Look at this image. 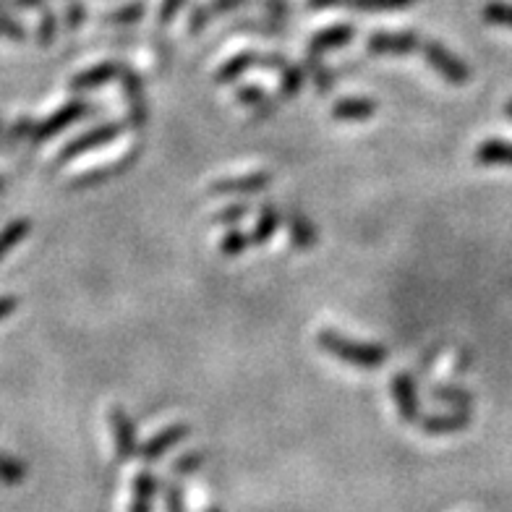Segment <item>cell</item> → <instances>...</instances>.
<instances>
[{
	"label": "cell",
	"mask_w": 512,
	"mask_h": 512,
	"mask_svg": "<svg viewBox=\"0 0 512 512\" xmlns=\"http://www.w3.org/2000/svg\"><path fill=\"white\" fill-rule=\"evenodd\" d=\"M317 345L322 351L330 353L332 358H337L340 364L356 366V369H379V366L387 364L390 351L382 348L377 343H361V340H353L348 335H340L335 330H322L317 335Z\"/></svg>",
	"instance_id": "cell-1"
},
{
	"label": "cell",
	"mask_w": 512,
	"mask_h": 512,
	"mask_svg": "<svg viewBox=\"0 0 512 512\" xmlns=\"http://www.w3.org/2000/svg\"><path fill=\"white\" fill-rule=\"evenodd\" d=\"M126 131L121 121H108V123H100V126L89 128L84 134H79L76 139L66 144V147L55 155V168H63L68 162L79 160V157L89 155V152H97V149L108 147V144L118 142Z\"/></svg>",
	"instance_id": "cell-2"
},
{
	"label": "cell",
	"mask_w": 512,
	"mask_h": 512,
	"mask_svg": "<svg viewBox=\"0 0 512 512\" xmlns=\"http://www.w3.org/2000/svg\"><path fill=\"white\" fill-rule=\"evenodd\" d=\"M421 55H424L426 66L432 68L434 74H439L445 81L460 87V84H468L471 81V68L468 63H463L458 55L447 50L439 40H424L421 42Z\"/></svg>",
	"instance_id": "cell-3"
},
{
	"label": "cell",
	"mask_w": 512,
	"mask_h": 512,
	"mask_svg": "<svg viewBox=\"0 0 512 512\" xmlns=\"http://www.w3.org/2000/svg\"><path fill=\"white\" fill-rule=\"evenodd\" d=\"M92 113V105L84 100H71L66 102V105H61V108L55 110L50 118H45V121L34 123L32 128V139L34 144H42V142H50V139H55L58 134H63L66 128H71L74 123H79L81 118H87V115Z\"/></svg>",
	"instance_id": "cell-4"
},
{
	"label": "cell",
	"mask_w": 512,
	"mask_h": 512,
	"mask_svg": "<svg viewBox=\"0 0 512 512\" xmlns=\"http://www.w3.org/2000/svg\"><path fill=\"white\" fill-rule=\"evenodd\" d=\"M118 79H121L123 100H126L128 123H131L134 131H142V128H147L149 123V105H147V92H144L142 76L136 74L134 68L123 66Z\"/></svg>",
	"instance_id": "cell-5"
},
{
	"label": "cell",
	"mask_w": 512,
	"mask_h": 512,
	"mask_svg": "<svg viewBox=\"0 0 512 512\" xmlns=\"http://www.w3.org/2000/svg\"><path fill=\"white\" fill-rule=\"evenodd\" d=\"M110 418V429H113V437H115V458L118 463H128V460H134L139 455V434H136V424L134 418L128 416L123 408H110L108 413Z\"/></svg>",
	"instance_id": "cell-6"
},
{
	"label": "cell",
	"mask_w": 512,
	"mask_h": 512,
	"mask_svg": "<svg viewBox=\"0 0 512 512\" xmlns=\"http://www.w3.org/2000/svg\"><path fill=\"white\" fill-rule=\"evenodd\" d=\"M272 173L270 170H254V173H246V176H230V178H217L212 186H209V194L212 196H251L259 194V191L270 189L272 186Z\"/></svg>",
	"instance_id": "cell-7"
},
{
	"label": "cell",
	"mask_w": 512,
	"mask_h": 512,
	"mask_svg": "<svg viewBox=\"0 0 512 512\" xmlns=\"http://www.w3.org/2000/svg\"><path fill=\"white\" fill-rule=\"evenodd\" d=\"M139 157H142V147H131L126 152V155L121 157V160L110 162V165H102V168H89L84 170L81 176H76L74 181H71V189L81 191V189H92V186H100V183H108L113 181V178L123 176L128 168H134L136 162H139Z\"/></svg>",
	"instance_id": "cell-8"
},
{
	"label": "cell",
	"mask_w": 512,
	"mask_h": 512,
	"mask_svg": "<svg viewBox=\"0 0 512 512\" xmlns=\"http://www.w3.org/2000/svg\"><path fill=\"white\" fill-rule=\"evenodd\" d=\"M392 398H395V408L403 424H418L421 421V405H418V390L416 379L408 371H398L392 377Z\"/></svg>",
	"instance_id": "cell-9"
},
{
	"label": "cell",
	"mask_w": 512,
	"mask_h": 512,
	"mask_svg": "<svg viewBox=\"0 0 512 512\" xmlns=\"http://www.w3.org/2000/svg\"><path fill=\"white\" fill-rule=\"evenodd\" d=\"M421 37L416 32H374L366 40L371 55H411L421 50Z\"/></svg>",
	"instance_id": "cell-10"
},
{
	"label": "cell",
	"mask_w": 512,
	"mask_h": 512,
	"mask_svg": "<svg viewBox=\"0 0 512 512\" xmlns=\"http://www.w3.org/2000/svg\"><path fill=\"white\" fill-rule=\"evenodd\" d=\"M311 11H330V8H348L361 14H382V11H405L418 0H306Z\"/></svg>",
	"instance_id": "cell-11"
},
{
	"label": "cell",
	"mask_w": 512,
	"mask_h": 512,
	"mask_svg": "<svg viewBox=\"0 0 512 512\" xmlns=\"http://www.w3.org/2000/svg\"><path fill=\"white\" fill-rule=\"evenodd\" d=\"M189 434H191L189 424L165 426L160 434H155V437H149L147 442H142V447H139V458L147 460V463H155V460H160L165 452L173 450L176 445H181L183 439L189 437Z\"/></svg>",
	"instance_id": "cell-12"
},
{
	"label": "cell",
	"mask_w": 512,
	"mask_h": 512,
	"mask_svg": "<svg viewBox=\"0 0 512 512\" xmlns=\"http://www.w3.org/2000/svg\"><path fill=\"white\" fill-rule=\"evenodd\" d=\"M471 426V411H447V413H429L421 416L418 429L432 437H445V434L465 432Z\"/></svg>",
	"instance_id": "cell-13"
},
{
	"label": "cell",
	"mask_w": 512,
	"mask_h": 512,
	"mask_svg": "<svg viewBox=\"0 0 512 512\" xmlns=\"http://www.w3.org/2000/svg\"><path fill=\"white\" fill-rule=\"evenodd\" d=\"M353 37H356V29H353V24H345V21H340V24H332V27H327V29H319V32L309 40V48H306V53H311V55L332 53V50H340V48H345V45H351Z\"/></svg>",
	"instance_id": "cell-14"
},
{
	"label": "cell",
	"mask_w": 512,
	"mask_h": 512,
	"mask_svg": "<svg viewBox=\"0 0 512 512\" xmlns=\"http://www.w3.org/2000/svg\"><path fill=\"white\" fill-rule=\"evenodd\" d=\"M121 71H123V63L118 61L97 63V66L76 74L74 79H71V89H74V92H92V89H100L105 87V84H110L113 79H118Z\"/></svg>",
	"instance_id": "cell-15"
},
{
	"label": "cell",
	"mask_w": 512,
	"mask_h": 512,
	"mask_svg": "<svg viewBox=\"0 0 512 512\" xmlns=\"http://www.w3.org/2000/svg\"><path fill=\"white\" fill-rule=\"evenodd\" d=\"M285 225H288L290 243H293L296 249L309 251L317 246V241H319L317 228H314V223H311L309 217H306L301 209H296V207L288 209V212H285Z\"/></svg>",
	"instance_id": "cell-16"
},
{
	"label": "cell",
	"mask_w": 512,
	"mask_h": 512,
	"mask_svg": "<svg viewBox=\"0 0 512 512\" xmlns=\"http://www.w3.org/2000/svg\"><path fill=\"white\" fill-rule=\"evenodd\" d=\"M377 113V102L369 97H345L332 105L335 121H369Z\"/></svg>",
	"instance_id": "cell-17"
},
{
	"label": "cell",
	"mask_w": 512,
	"mask_h": 512,
	"mask_svg": "<svg viewBox=\"0 0 512 512\" xmlns=\"http://www.w3.org/2000/svg\"><path fill=\"white\" fill-rule=\"evenodd\" d=\"M280 223H283V212L270 202L262 204V207H259V215H256L254 230H251V243H254V246L270 243L272 236L277 233V228H280Z\"/></svg>",
	"instance_id": "cell-18"
},
{
	"label": "cell",
	"mask_w": 512,
	"mask_h": 512,
	"mask_svg": "<svg viewBox=\"0 0 512 512\" xmlns=\"http://www.w3.org/2000/svg\"><path fill=\"white\" fill-rule=\"evenodd\" d=\"M259 66V53L256 50H243V53L233 55L230 61H225L223 66L217 68L215 81L217 84H236L246 71Z\"/></svg>",
	"instance_id": "cell-19"
},
{
	"label": "cell",
	"mask_w": 512,
	"mask_h": 512,
	"mask_svg": "<svg viewBox=\"0 0 512 512\" xmlns=\"http://www.w3.org/2000/svg\"><path fill=\"white\" fill-rule=\"evenodd\" d=\"M236 97L246 105V108H251V113H254L256 118H272L277 110L275 100H272L262 87H256V84H243V87H238Z\"/></svg>",
	"instance_id": "cell-20"
},
{
	"label": "cell",
	"mask_w": 512,
	"mask_h": 512,
	"mask_svg": "<svg viewBox=\"0 0 512 512\" xmlns=\"http://www.w3.org/2000/svg\"><path fill=\"white\" fill-rule=\"evenodd\" d=\"M304 68L309 79L314 81V89H317L319 95H330L332 87H335V71L324 63V55L306 53Z\"/></svg>",
	"instance_id": "cell-21"
},
{
	"label": "cell",
	"mask_w": 512,
	"mask_h": 512,
	"mask_svg": "<svg viewBox=\"0 0 512 512\" xmlns=\"http://www.w3.org/2000/svg\"><path fill=\"white\" fill-rule=\"evenodd\" d=\"M479 165H512V142L505 139H489L476 147Z\"/></svg>",
	"instance_id": "cell-22"
},
{
	"label": "cell",
	"mask_w": 512,
	"mask_h": 512,
	"mask_svg": "<svg viewBox=\"0 0 512 512\" xmlns=\"http://www.w3.org/2000/svg\"><path fill=\"white\" fill-rule=\"evenodd\" d=\"M432 398L437 403H445L450 405L452 411H471L473 405V395L458 384H437L432 387Z\"/></svg>",
	"instance_id": "cell-23"
},
{
	"label": "cell",
	"mask_w": 512,
	"mask_h": 512,
	"mask_svg": "<svg viewBox=\"0 0 512 512\" xmlns=\"http://www.w3.org/2000/svg\"><path fill=\"white\" fill-rule=\"evenodd\" d=\"M277 76H280V87H277L280 100H293V97L301 95V89H304L306 79H309L306 68L296 66V63H288L283 74H277Z\"/></svg>",
	"instance_id": "cell-24"
},
{
	"label": "cell",
	"mask_w": 512,
	"mask_h": 512,
	"mask_svg": "<svg viewBox=\"0 0 512 512\" xmlns=\"http://www.w3.org/2000/svg\"><path fill=\"white\" fill-rule=\"evenodd\" d=\"M29 230H32V223H29V220H14V223H8L6 228L0 230V259H3L8 251H14L16 246L29 236Z\"/></svg>",
	"instance_id": "cell-25"
},
{
	"label": "cell",
	"mask_w": 512,
	"mask_h": 512,
	"mask_svg": "<svg viewBox=\"0 0 512 512\" xmlns=\"http://www.w3.org/2000/svg\"><path fill=\"white\" fill-rule=\"evenodd\" d=\"M484 21H489L492 27L512 29V3L507 0H489L481 11Z\"/></svg>",
	"instance_id": "cell-26"
},
{
	"label": "cell",
	"mask_w": 512,
	"mask_h": 512,
	"mask_svg": "<svg viewBox=\"0 0 512 512\" xmlns=\"http://www.w3.org/2000/svg\"><path fill=\"white\" fill-rule=\"evenodd\" d=\"M142 19H144L142 0L126 3V6L115 8V11H110V14L102 16V21H108V24H121V27H128V24H139Z\"/></svg>",
	"instance_id": "cell-27"
},
{
	"label": "cell",
	"mask_w": 512,
	"mask_h": 512,
	"mask_svg": "<svg viewBox=\"0 0 512 512\" xmlns=\"http://www.w3.org/2000/svg\"><path fill=\"white\" fill-rule=\"evenodd\" d=\"M249 246H251V233L241 230L238 225H233V228L223 236V241H220V251H223L225 256H230V259H233V256H241Z\"/></svg>",
	"instance_id": "cell-28"
},
{
	"label": "cell",
	"mask_w": 512,
	"mask_h": 512,
	"mask_svg": "<svg viewBox=\"0 0 512 512\" xmlns=\"http://www.w3.org/2000/svg\"><path fill=\"white\" fill-rule=\"evenodd\" d=\"M27 479V465L21 463L19 458H11V455H3L0 452V484H21Z\"/></svg>",
	"instance_id": "cell-29"
},
{
	"label": "cell",
	"mask_w": 512,
	"mask_h": 512,
	"mask_svg": "<svg viewBox=\"0 0 512 512\" xmlns=\"http://www.w3.org/2000/svg\"><path fill=\"white\" fill-rule=\"evenodd\" d=\"M58 16H55V11H42L40 16V24H37V42H40L42 48H50V45H55V37H58Z\"/></svg>",
	"instance_id": "cell-30"
},
{
	"label": "cell",
	"mask_w": 512,
	"mask_h": 512,
	"mask_svg": "<svg viewBox=\"0 0 512 512\" xmlns=\"http://www.w3.org/2000/svg\"><path fill=\"white\" fill-rule=\"evenodd\" d=\"M157 489H160V479H157L155 473H149V471H142V473H136L134 481H131V492H134L136 499H155Z\"/></svg>",
	"instance_id": "cell-31"
},
{
	"label": "cell",
	"mask_w": 512,
	"mask_h": 512,
	"mask_svg": "<svg viewBox=\"0 0 512 512\" xmlns=\"http://www.w3.org/2000/svg\"><path fill=\"white\" fill-rule=\"evenodd\" d=\"M0 37L11 42H24L29 37L27 27H24L19 19H14V16L8 14L6 8H0Z\"/></svg>",
	"instance_id": "cell-32"
},
{
	"label": "cell",
	"mask_w": 512,
	"mask_h": 512,
	"mask_svg": "<svg viewBox=\"0 0 512 512\" xmlns=\"http://www.w3.org/2000/svg\"><path fill=\"white\" fill-rule=\"evenodd\" d=\"M87 19V8L81 0H66V16H63V24H66L68 32H79L81 24Z\"/></svg>",
	"instance_id": "cell-33"
},
{
	"label": "cell",
	"mask_w": 512,
	"mask_h": 512,
	"mask_svg": "<svg viewBox=\"0 0 512 512\" xmlns=\"http://www.w3.org/2000/svg\"><path fill=\"white\" fill-rule=\"evenodd\" d=\"M212 19H215V16H212L207 3H196L189 14V34H202L204 29L212 24Z\"/></svg>",
	"instance_id": "cell-34"
},
{
	"label": "cell",
	"mask_w": 512,
	"mask_h": 512,
	"mask_svg": "<svg viewBox=\"0 0 512 512\" xmlns=\"http://www.w3.org/2000/svg\"><path fill=\"white\" fill-rule=\"evenodd\" d=\"M251 212V207L246 202H238V204H230V207H225L223 212H217L215 215V223H220V225H230V228H233V225H238L243 220V217L249 215Z\"/></svg>",
	"instance_id": "cell-35"
},
{
	"label": "cell",
	"mask_w": 512,
	"mask_h": 512,
	"mask_svg": "<svg viewBox=\"0 0 512 512\" xmlns=\"http://www.w3.org/2000/svg\"><path fill=\"white\" fill-rule=\"evenodd\" d=\"M202 463L204 452H186V455H181V458L173 463V473H176V476H191V473H196L202 468Z\"/></svg>",
	"instance_id": "cell-36"
},
{
	"label": "cell",
	"mask_w": 512,
	"mask_h": 512,
	"mask_svg": "<svg viewBox=\"0 0 512 512\" xmlns=\"http://www.w3.org/2000/svg\"><path fill=\"white\" fill-rule=\"evenodd\" d=\"M288 63L290 58L283 53H259V66L256 68H264V71H272V74H283Z\"/></svg>",
	"instance_id": "cell-37"
},
{
	"label": "cell",
	"mask_w": 512,
	"mask_h": 512,
	"mask_svg": "<svg viewBox=\"0 0 512 512\" xmlns=\"http://www.w3.org/2000/svg\"><path fill=\"white\" fill-rule=\"evenodd\" d=\"M212 16H228V14H236L238 8H246L251 6V0H209L207 3Z\"/></svg>",
	"instance_id": "cell-38"
},
{
	"label": "cell",
	"mask_w": 512,
	"mask_h": 512,
	"mask_svg": "<svg viewBox=\"0 0 512 512\" xmlns=\"http://www.w3.org/2000/svg\"><path fill=\"white\" fill-rule=\"evenodd\" d=\"M259 6L264 8V14L275 21H285L290 16L288 0H259Z\"/></svg>",
	"instance_id": "cell-39"
},
{
	"label": "cell",
	"mask_w": 512,
	"mask_h": 512,
	"mask_svg": "<svg viewBox=\"0 0 512 512\" xmlns=\"http://www.w3.org/2000/svg\"><path fill=\"white\" fill-rule=\"evenodd\" d=\"M165 510L186 512V507H183V492L178 484H165Z\"/></svg>",
	"instance_id": "cell-40"
},
{
	"label": "cell",
	"mask_w": 512,
	"mask_h": 512,
	"mask_svg": "<svg viewBox=\"0 0 512 512\" xmlns=\"http://www.w3.org/2000/svg\"><path fill=\"white\" fill-rule=\"evenodd\" d=\"M32 128H34V123L29 121V118H19V121H16L14 126L8 128L6 139H8V142H11V144L21 142V139H29V136H32Z\"/></svg>",
	"instance_id": "cell-41"
},
{
	"label": "cell",
	"mask_w": 512,
	"mask_h": 512,
	"mask_svg": "<svg viewBox=\"0 0 512 512\" xmlns=\"http://www.w3.org/2000/svg\"><path fill=\"white\" fill-rule=\"evenodd\" d=\"M186 6V0H162L160 6V24H170Z\"/></svg>",
	"instance_id": "cell-42"
},
{
	"label": "cell",
	"mask_w": 512,
	"mask_h": 512,
	"mask_svg": "<svg viewBox=\"0 0 512 512\" xmlns=\"http://www.w3.org/2000/svg\"><path fill=\"white\" fill-rule=\"evenodd\" d=\"M48 0H0V8H19V11H45Z\"/></svg>",
	"instance_id": "cell-43"
},
{
	"label": "cell",
	"mask_w": 512,
	"mask_h": 512,
	"mask_svg": "<svg viewBox=\"0 0 512 512\" xmlns=\"http://www.w3.org/2000/svg\"><path fill=\"white\" fill-rule=\"evenodd\" d=\"M16 309H19V298L11 296V293H8V296H0V322L11 317Z\"/></svg>",
	"instance_id": "cell-44"
},
{
	"label": "cell",
	"mask_w": 512,
	"mask_h": 512,
	"mask_svg": "<svg viewBox=\"0 0 512 512\" xmlns=\"http://www.w3.org/2000/svg\"><path fill=\"white\" fill-rule=\"evenodd\" d=\"M128 512H152V502L149 499H136L134 497V505H131V510Z\"/></svg>",
	"instance_id": "cell-45"
},
{
	"label": "cell",
	"mask_w": 512,
	"mask_h": 512,
	"mask_svg": "<svg viewBox=\"0 0 512 512\" xmlns=\"http://www.w3.org/2000/svg\"><path fill=\"white\" fill-rule=\"evenodd\" d=\"M505 113H507V118H512V100L505 105Z\"/></svg>",
	"instance_id": "cell-46"
},
{
	"label": "cell",
	"mask_w": 512,
	"mask_h": 512,
	"mask_svg": "<svg viewBox=\"0 0 512 512\" xmlns=\"http://www.w3.org/2000/svg\"><path fill=\"white\" fill-rule=\"evenodd\" d=\"M207 512H223V510H220V507H209Z\"/></svg>",
	"instance_id": "cell-47"
},
{
	"label": "cell",
	"mask_w": 512,
	"mask_h": 512,
	"mask_svg": "<svg viewBox=\"0 0 512 512\" xmlns=\"http://www.w3.org/2000/svg\"><path fill=\"white\" fill-rule=\"evenodd\" d=\"M0 191H3V178H0Z\"/></svg>",
	"instance_id": "cell-48"
},
{
	"label": "cell",
	"mask_w": 512,
	"mask_h": 512,
	"mask_svg": "<svg viewBox=\"0 0 512 512\" xmlns=\"http://www.w3.org/2000/svg\"><path fill=\"white\" fill-rule=\"evenodd\" d=\"M0 134H3V121H0Z\"/></svg>",
	"instance_id": "cell-49"
}]
</instances>
